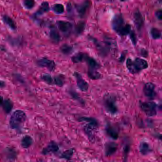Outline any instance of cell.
I'll use <instances>...</instances> for the list:
<instances>
[{
    "mask_svg": "<svg viewBox=\"0 0 162 162\" xmlns=\"http://www.w3.org/2000/svg\"><path fill=\"white\" fill-rule=\"evenodd\" d=\"M86 56V54H85L83 53H79L76 54L75 55L73 56L71 59L74 63H79V62L83 61L84 59L85 60Z\"/></svg>",
    "mask_w": 162,
    "mask_h": 162,
    "instance_id": "d4e9b609",
    "label": "cell"
},
{
    "mask_svg": "<svg viewBox=\"0 0 162 162\" xmlns=\"http://www.w3.org/2000/svg\"><path fill=\"white\" fill-rule=\"evenodd\" d=\"M59 149V148L57 143L54 141H52L49 143L46 148L43 149L42 154H47L49 153H54L57 152Z\"/></svg>",
    "mask_w": 162,
    "mask_h": 162,
    "instance_id": "8fae6325",
    "label": "cell"
},
{
    "mask_svg": "<svg viewBox=\"0 0 162 162\" xmlns=\"http://www.w3.org/2000/svg\"><path fill=\"white\" fill-rule=\"evenodd\" d=\"M134 20H135V24L138 30L140 29L143 26L144 20L140 12L138 11L135 12L134 14Z\"/></svg>",
    "mask_w": 162,
    "mask_h": 162,
    "instance_id": "4fadbf2b",
    "label": "cell"
},
{
    "mask_svg": "<svg viewBox=\"0 0 162 162\" xmlns=\"http://www.w3.org/2000/svg\"><path fill=\"white\" fill-rule=\"evenodd\" d=\"M72 96L73 97V98H75V99H77V100H80V97L78 96V95H77V94H73V92H72V93L71 94Z\"/></svg>",
    "mask_w": 162,
    "mask_h": 162,
    "instance_id": "e575fe53",
    "label": "cell"
},
{
    "mask_svg": "<svg viewBox=\"0 0 162 162\" xmlns=\"http://www.w3.org/2000/svg\"><path fill=\"white\" fill-rule=\"evenodd\" d=\"M97 127L90 124H87L85 126L84 130L86 134L88 136V138L91 139H93V130Z\"/></svg>",
    "mask_w": 162,
    "mask_h": 162,
    "instance_id": "44dd1931",
    "label": "cell"
},
{
    "mask_svg": "<svg viewBox=\"0 0 162 162\" xmlns=\"http://www.w3.org/2000/svg\"><path fill=\"white\" fill-rule=\"evenodd\" d=\"M103 100L105 109L108 112L115 114L118 112L116 99L113 95L110 94H107L104 96Z\"/></svg>",
    "mask_w": 162,
    "mask_h": 162,
    "instance_id": "277c9868",
    "label": "cell"
},
{
    "mask_svg": "<svg viewBox=\"0 0 162 162\" xmlns=\"http://www.w3.org/2000/svg\"><path fill=\"white\" fill-rule=\"evenodd\" d=\"M126 67L129 72L132 74H137L148 67V62L143 59L137 58L135 60L129 58L127 59Z\"/></svg>",
    "mask_w": 162,
    "mask_h": 162,
    "instance_id": "7a4b0ae2",
    "label": "cell"
},
{
    "mask_svg": "<svg viewBox=\"0 0 162 162\" xmlns=\"http://www.w3.org/2000/svg\"><path fill=\"white\" fill-rule=\"evenodd\" d=\"M74 76L77 81V86L82 91H87L88 89V84L83 79L81 74L78 72H75Z\"/></svg>",
    "mask_w": 162,
    "mask_h": 162,
    "instance_id": "ba28073f",
    "label": "cell"
},
{
    "mask_svg": "<svg viewBox=\"0 0 162 162\" xmlns=\"http://www.w3.org/2000/svg\"><path fill=\"white\" fill-rule=\"evenodd\" d=\"M113 29L120 36H126L132 33L131 26L128 24H126L122 15L121 14L115 15L112 21Z\"/></svg>",
    "mask_w": 162,
    "mask_h": 162,
    "instance_id": "6da1fadb",
    "label": "cell"
},
{
    "mask_svg": "<svg viewBox=\"0 0 162 162\" xmlns=\"http://www.w3.org/2000/svg\"><path fill=\"white\" fill-rule=\"evenodd\" d=\"M118 145L114 142H109L105 146V152L106 156H110L117 151Z\"/></svg>",
    "mask_w": 162,
    "mask_h": 162,
    "instance_id": "30bf717a",
    "label": "cell"
},
{
    "mask_svg": "<svg viewBox=\"0 0 162 162\" xmlns=\"http://www.w3.org/2000/svg\"><path fill=\"white\" fill-rule=\"evenodd\" d=\"M80 121H85L87 122L88 124L93 126L95 127H97L98 126V121L94 118L91 117H81L80 119Z\"/></svg>",
    "mask_w": 162,
    "mask_h": 162,
    "instance_id": "ffe728a7",
    "label": "cell"
},
{
    "mask_svg": "<svg viewBox=\"0 0 162 162\" xmlns=\"http://www.w3.org/2000/svg\"><path fill=\"white\" fill-rule=\"evenodd\" d=\"M33 143V139L30 136H25L22 138L21 141V145L22 148H27L31 146Z\"/></svg>",
    "mask_w": 162,
    "mask_h": 162,
    "instance_id": "2e32d148",
    "label": "cell"
},
{
    "mask_svg": "<svg viewBox=\"0 0 162 162\" xmlns=\"http://www.w3.org/2000/svg\"><path fill=\"white\" fill-rule=\"evenodd\" d=\"M42 79L48 84H54V78L49 74H43L42 76Z\"/></svg>",
    "mask_w": 162,
    "mask_h": 162,
    "instance_id": "83f0119b",
    "label": "cell"
},
{
    "mask_svg": "<svg viewBox=\"0 0 162 162\" xmlns=\"http://www.w3.org/2000/svg\"><path fill=\"white\" fill-rule=\"evenodd\" d=\"M1 104L3 108V110L6 113H9L12 111L13 108V104L11 100L9 99H5L3 100L2 97Z\"/></svg>",
    "mask_w": 162,
    "mask_h": 162,
    "instance_id": "5bb4252c",
    "label": "cell"
},
{
    "mask_svg": "<svg viewBox=\"0 0 162 162\" xmlns=\"http://www.w3.org/2000/svg\"><path fill=\"white\" fill-rule=\"evenodd\" d=\"M106 132L110 137L114 139H117L119 137V134L116 129L109 125L106 127Z\"/></svg>",
    "mask_w": 162,
    "mask_h": 162,
    "instance_id": "e0dca14e",
    "label": "cell"
},
{
    "mask_svg": "<svg viewBox=\"0 0 162 162\" xmlns=\"http://www.w3.org/2000/svg\"><path fill=\"white\" fill-rule=\"evenodd\" d=\"M57 25L59 30L64 33H68L70 31L72 26L70 22L64 20L57 21Z\"/></svg>",
    "mask_w": 162,
    "mask_h": 162,
    "instance_id": "9c48e42d",
    "label": "cell"
},
{
    "mask_svg": "<svg viewBox=\"0 0 162 162\" xmlns=\"http://www.w3.org/2000/svg\"><path fill=\"white\" fill-rule=\"evenodd\" d=\"M53 10L56 14H60L64 12V6L61 3H56L53 6Z\"/></svg>",
    "mask_w": 162,
    "mask_h": 162,
    "instance_id": "4316f807",
    "label": "cell"
},
{
    "mask_svg": "<svg viewBox=\"0 0 162 162\" xmlns=\"http://www.w3.org/2000/svg\"><path fill=\"white\" fill-rule=\"evenodd\" d=\"M24 4L26 8L30 9L34 7L35 2L32 0H26L24 2Z\"/></svg>",
    "mask_w": 162,
    "mask_h": 162,
    "instance_id": "4dcf8cb0",
    "label": "cell"
},
{
    "mask_svg": "<svg viewBox=\"0 0 162 162\" xmlns=\"http://www.w3.org/2000/svg\"><path fill=\"white\" fill-rule=\"evenodd\" d=\"M50 37L52 41L53 42H59L60 41V36L56 29L55 27H52L50 32Z\"/></svg>",
    "mask_w": 162,
    "mask_h": 162,
    "instance_id": "9a60e30c",
    "label": "cell"
},
{
    "mask_svg": "<svg viewBox=\"0 0 162 162\" xmlns=\"http://www.w3.org/2000/svg\"><path fill=\"white\" fill-rule=\"evenodd\" d=\"M139 151L143 155H147L151 151V148L149 145L148 143L143 142L140 143L139 146Z\"/></svg>",
    "mask_w": 162,
    "mask_h": 162,
    "instance_id": "ac0fdd59",
    "label": "cell"
},
{
    "mask_svg": "<svg viewBox=\"0 0 162 162\" xmlns=\"http://www.w3.org/2000/svg\"><path fill=\"white\" fill-rule=\"evenodd\" d=\"M26 118V115L23 111L21 110L15 111L10 118V127L13 129H19L25 123Z\"/></svg>",
    "mask_w": 162,
    "mask_h": 162,
    "instance_id": "3957f363",
    "label": "cell"
},
{
    "mask_svg": "<svg viewBox=\"0 0 162 162\" xmlns=\"http://www.w3.org/2000/svg\"><path fill=\"white\" fill-rule=\"evenodd\" d=\"M156 18L159 20H162V10H158L155 13Z\"/></svg>",
    "mask_w": 162,
    "mask_h": 162,
    "instance_id": "836d02e7",
    "label": "cell"
},
{
    "mask_svg": "<svg viewBox=\"0 0 162 162\" xmlns=\"http://www.w3.org/2000/svg\"><path fill=\"white\" fill-rule=\"evenodd\" d=\"M155 86L152 83H147L145 84L143 88L144 94L147 97L150 98H153L155 97Z\"/></svg>",
    "mask_w": 162,
    "mask_h": 162,
    "instance_id": "52a82bcc",
    "label": "cell"
},
{
    "mask_svg": "<svg viewBox=\"0 0 162 162\" xmlns=\"http://www.w3.org/2000/svg\"><path fill=\"white\" fill-rule=\"evenodd\" d=\"M141 109L149 117H153L157 113V105L154 102H144L140 105Z\"/></svg>",
    "mask_w": 162,
    "mask_h": 162,
    "instance_id": "5b68a950",
    "label": "cell"
},
{
    "mask_svg": "<svg viewBox=\"0 0 162 162\" xmlns=\"http://www.w3.org/2000/svg\"><path fill=\"white\" fill-rule=\"evenodd\" d=\"M85 60L87 63V65L88 66V69L97 70L98 68H99V64L98 63L97 61L94 59L88 56L87 55L86 56Z\"/></svg>",
    "mask_w": 162,
    "mask_h": 162,
    "instance_id": "7c38bea8",
    "label": "cell"
},
{
    "mask_svg": "<svg viewBox=\"0 0 162 162\" xmlns=\"http://www.w3.org/2000/svg\"><path fill=\"white\" fill-rule=\"evenodd\" d=\"M3 21L5 22V24H6L11 29L14 30L16 29V26L15 24V22L10 17L7 15L3 16Z\"/></svg>",
    "mask_w": 162,
    "mask_h": 162,
    "instance_id": "7402d4cb",
    "label": "cell"
},
{
    "mask_svg": "<svg viewBox=\"0 0 162 162\" xmlns=\"http://www.w3.org/2000/svg\"><path fill=\"white\" fill-rule=\"evenodd\" d=\"M150 34L152 37L155 40L160 39L162 37V31L157 28H154L152 29L150 31Z\"/></svg>",
    "mask_w": 162,
    "mask_h": 162,
    "instance_id": "484cf974",
    "label": "cell"
},
{
    "mask_svg": "<svg viewBox=\"0 0 162 162\" xmlns=\"http://www.w3.org/2000/svg\"><path fill=\"white\" fill-rule=\"evenodd\" d=\"M37 64L41 67L48 69L50 71H53L55 68L56 64L53 60L47 58H42L37 61Z\"/></svg>",
    "mask_w": 162,
    "mask_h": 162,
    "instance_id": "8992f818",
    "label": "cell"
},
{
    "mask_svg": "<svg viewBox=\"0 0 162 162\" xmlns=\"http://www.w3.org/2000/svg\"><path fill=\"white\" fill-rule=\"evenodd\" d=\"M61 52L65 54H70L72 51V47L68 44H64L60 48Z\"/></svg>",
    "mask_w": 162,
    "mask_h": 162,
    "instance_id": "f546056e",
    "label": "cell"
},
{
    "mask_svg": "<svg viewBox=\"0 0 162 162\" xmlns=\"http://www.w3.org/2000/svg\"><path fill=\"white\" fill-rule=\"evenodd\" d=\"M88 76L92 80H98L101 77L100 73L97 70L88 69Z\"/></svg>",
    "mask_w": 162,
    "mask_h": 162,
    "instance_id": "cb8c5ba5",
    "label": "cell"
},
{
    "mask_svg": "<svg viewBox=\"0 0 162 162\" xmlns=\"http://www.w3.org/2000/svg\"><path fill=\"white\" fill-rule=\"evenodd\" d=\"M49 10H50V6H49V3L44 2L42 3L41 5H40L39 9L37 11L36 14L37 15H42L43 14L49 12Z\"/></svg>",
    "mask_w": 162,
    "mask_h": 162,
    "instance_id": "d6986e66",
    "label": "cell"
},
{
    "mask_svg": "<svg viewBox=\"0 0 162 162\" xmlns=\"http://www.w3.org/2000/svg\"><path fill=\"white\" fill-rule=\"evenodd\" d=\"M84 26V24L83 22H80L77 27V30H78L77 31L79 33H81L83 30Z\"/></svg>",
    "mask_w": 162,
    "mask_h": 162,
    "instance_id": "d6a6232c",
    "label": "cell"
},
{
    "mask_svg": "<svg viewBox=\"0 0 162 162\" xmlns=\"http://www.w3.org/2000/svg\"><path fill=\"white\" fill-rule=\"evenodd\" d=\"M73 154V150L72 149H70L67 150L66 151L63 152L61 154L60 157L61 158H64V159H67V160H70L72 157Z\"/></svg>",
    "mask_w": 162,
    "mask_h": 162,
    "instance_id": "f1b7e54d",
    "label": "cell"
},
{
    "mask_svg": "<svg viewBox=\"0 0 162 162\" xmlns=\"http://www.w3.org/2000/svg\"><path fill=\"white\" fill-rule=\"evenodd\" d=\"M89 5H90V3L88 2H86L84 3H82L78 6V13H79L80 15L83 16L85 14L87 8L89 7Z\"/></svg>",
    "mask_w": 162,
    "mask_h": 162,
    "instance_id": "603a6c76",
    "label": "cell"
},
{
    "mask_svg": "<svg viewBox=\"0 0 162 162\" xmlns=\"http://www.w3.org/2000/svg\"><path fill=\"white\" fill-rule=\"evenodd\" d=\"M63 83L64 82L63 80L59 76H57L54 78V84L56 85L59 87H61L63 86Z\"/></svg>",
    "mask_w": 162,
    "mask_h": 162,
    "instance_id": "1f68e13d",
    "label": "cell"
}]
</instances>
